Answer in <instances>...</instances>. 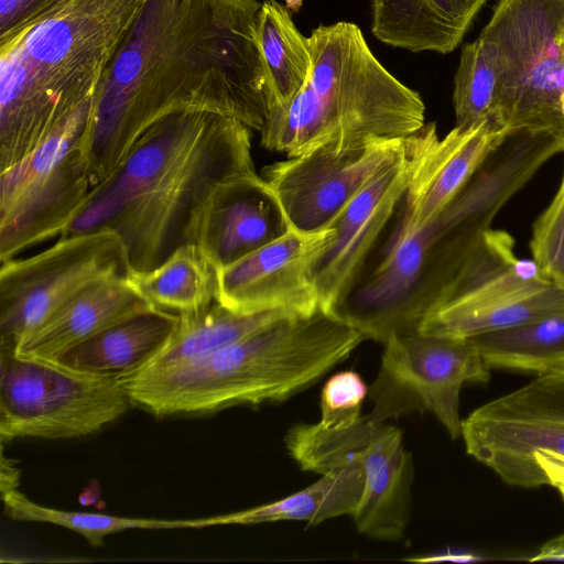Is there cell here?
Here are the masks:
<instances>
[{
	"instance_id": "ffe728a7",
	"label": "cell",
	"mask_w": 564,
	"mask_h": 564,
	"mask_svg": "<svg viewBox=\"0 0 564 564\" xmlns=\"http://www.w3.org/2000/svg\"><path fill=\"white\" fill-rule=\"evenodd\" d=\"M153 308L127 278L95 283L57 310L13 350L25 358L54 361L106 328Z\"/></svg>"
},
{
	"instance_id": "52a82bcc",
	"label": "cell",
	"mask_w": 564,
	"mask_h": 564,
	"mask_svg": "<svg viewBox=\"0 0 564 564\" xmlns=\"http://www.w3.org/2000/svg\"><path fill=\"white\" fill-rule=\"evenodd\" d=\"M564 0H499L479 37L500 76L497 126L564 133Z\"/></svg>"
},
{
	"instance_id": "2e32d148",
	"label": "cell",
	"mask_w": 564,
	"mask_h": 564,
	"mask_svg": "<svg viewBox=\"0 0 564 564\" xmlns=\"http://www.w3.org/2000/svg\"><path fill=\"white\" fill-rule=\"evenodd\" d=\"M335 234L332 226L315 231L291 227L282 237L219 269L216 301L239 314L289 311L312 315L319 310L313 268Z\"/></svg>"
},
{
	"instance_id": "4fadbf2b",
	"label": "cell",
	"mask_w": 564,
	"mask_h": 564,
	"mask_svg": "<svg viewBox=\"0 0 564 564\" xmlns=\"http://www.w3.org/2000/svg\"><path fill=\"white\" fill-rule=\"evenodd\" d=\"M402 431L387 422L361 415L341 427L301 423L288 435L293 459L304 470L350 453L365 474L361 500L352 519L358 532L384 541L402 538L410 517L413 463L405 449Z\"/></svg>"
},
{
	"instance_id": "9c48e42d",
	"label": "cell",
	"mask_w": 564,
	"mask_h": 564,
	"mask_svg": "<svg viewBox=\"0 0 564 564\" xmlns=\"http://www.w3.org/2000/svg\"><path fill=\"white\" fill-rule=\"evenodd\" d=\"M514 246L507 231L488 229L419 333L468 338L564 310V289L549 281L532 259H520Z\"/></svg>"
},
{
	"instance_id": "8992f818",
	"label": "cell",
	"mask_w": 564,
	"mask_h": 564,
	"mask_svg": "<svg viewBox=\"0 0 564 564\" xmlns=\"http://www.w3.org/2000/svg\"><path fill=\"white\" fill-rule=\"evenodd\" d=\"M307 85L336 141L406 138L425 121L419 93L397 79L350 22L314 29Z\"/></svg>"
},
{
	"instance_id": "277c9868",
	"label": "cell",
	"mask_w": 564,
	"mask_h": 564,
	"mask_svg": "<svg viewBox=\"0 0 564 564\" xmlns=\"http://www.w3.org/2000/svg\"><path fill=\"white\" fill-rule=\"evenodd\" d=\"M148 0H56L0 39V171L40 145L96 90Z\"/></svg>"
},
{
	"instance_id": "83f0119b",
	"label": "cell",
	"mask_w": 564,
	"mask_h": 564,
	"mask_svg": "<svg viewBox=\"0 0 564 564\" xmlns=\"http://www.w3.org/2000/svg\"><path fill=\"white\" fill-rule=\"evenodd\" d=\"M6 514L12 520L56 524L83 535L93 546H101L105 536L130 529L171 530L220 525L219 516L203 519H148L102 513L67 511L41 506L19 487L1 488Z\"/></svg>"
},
{
	"instance_id": "4dcf8cb0",
	"label": "cell",
	"mask_w": 564,
	"mask_h": 564,
	"mask_svg": "<svg viewBox=\"0 0 564 564\" xmlns=\"http://www.w3.org/2000/svg\"><path fill=\"white\" fill-rule=\"evenodd\" d=\"M369 387L352 370L332 376L321 392L319 424L326 427L348 426L361 416V404L368 397Z\"/></svg>"
},
{
	"instance_id": "e0dca14e",
	"label": "cell",
	"mask_w": 564,
	"mask_h": 564,
	"mask_svg": "<svg viewBox=\"0 0 564 564\" xmlns=\"http://www.w3.org/2000/svg\"><path fill=\"white\" fill-rule=\"evenodd\" d=\"M408 151L375 176L328 224L336 234L313 268L319 308L336 310L365 272L376 241L401 205L410 180Z\"/></svg>"
},
{
	"instance_id": "5bb4252c",
	"label": "cell",
	"mask_w": 564,
	"mask_h": 564,
	"mask_svg": "<svg viewBox=\"0 0 564 564\" xmlns=\"http://www.w3.org/2000/svg\"><path fill=\"white\" fill-rule=\"evenodd\" d=\"M468 455L511 487L545 485L539 451L564 455V370L536 377L462 420Z\"/></svg>"
},
{
	"instance_id": "8fae6325",
	"label": "cell",
	"mask_w": 564,
	"mask_h": 564,
	"mask_svg": "<svg viewBox=\"0 0 564 564\" xmlns=\"http://www.w3.org/2000/svg\"><path fill=\"white\" fill-rule=\"evenodd\" d=\"M129 274L126 247L109 228L62 236L41 252L1 262L0 347L14 350L86 288Z\"/></svg>"
},
{
	"instance_id": "d6986e66",
	"label": "cell",
	"mask_w": 564,
	"mask_h": 564,
	"mask_svg": "<svg viewBox=\"0 0 564 564\" xmlns=\"http://www.w3.org/2000/svg\"><path fill=\"white\" fill-rule=\"evenodd\" d=\"M291 228L272 188L258 175L220 183L197 220L194 243L223 269L282 237Z\"/></svg>"
},
{
	"instance_id": "d6a6232c",
	"label": "cell",
	"mask_w": 564,
	"mask_h": 564,
	"mask_svg": "<svg viewBox=\"0 0 564 564\" xmlns=\"http://www.w3.org/2000/svg\"><path fill=\"white\" fill-rule=\"evenodd\" d=\"M534 460L544 477L545 485L557 489L564 499V455L544 449L534 454Z\"/></svg>"
},
{
	"instance_id": "e575fe53",
	"label": "cell",
	"mask_w": 564,
	"mask_h": 564,
	"mask_svg": "<svg viewBox=\"0 0 564 564\" xmlns=\"http://www.w3.org/2000/svg\"><path fill=\"white\" fill-rule=\"evenodd\" d=\"M563 47H564V26H563Z\"/></svg>"
},
{
	"instance_id": "7402d4cb",
	"label": "cell",
	"mask_w": 564,
	"mask_h": 564,
	"mask_svg": "<svg viewBox=\"0 0 564 564\" xmlns=\"http://www.w3.org/2000/svg\"><path fill=\"white\" fill-rule=\"evenodd\" d=\"M177 321L178 314L153 307L106 328L54 361L85 372L126 376L164 345Z\"/></svg>"
},
{
	"instance_id": "9a60e30c",
	"label": "cell",
	"mask_w": 564,
	"mask_h": 564,
	"mask_svg": "<svg viewBox=\"0 0 564 564\" xmlns=\"http://www.w3.org/2000/svg\"><path fill=\"white\" fill-rule=\"evenodd\" d=\"M406 138L370 137L329 141L263 169L292 228L315 231L335 216L382 170L405 154Z\"/></svg>"
},
{
	"instance_id": "5b68a950",
	"label": "cell",
	"mask_w": 564,
	"mask_h": 564,
	"mask_svg": "<svg viewBox=\"0 0 564 564\" xmlns=\"http://www.w3.org/2000/svg\"><path fill=\"white\" fill-rule=\"evenodd\" d=\"M366 337L332 314L279 319L192 364L119 377L155 416L284 401L346 359Z\"/></svg>"
},
{
	"instance_id": "1f68e13d",
	"label": "cell",
	"mask_w": 564,
	"mask_h": 564,
	"mask_svg": "<svg viewBox=\"0 0 564 564\" xmlns=\"http://www.w3.org/2000/svg\"><path fill=\"white\" fill-rule=\"evenodd\" d=\"M56 0H0V39L30 25Z\"/></svg>"
},
{
	"instance_id": "d4e9b609",
	"label": "cell",
	"mask_w": 564,
	"mask_h": 564,
	"mask_svg": "<svg viewBox=\"0 0 564 564\" xmlns=\"http://www.w3.org/2000/svg\"><path fill=\"white\" fill-rule=\"evenodd\" d=\"M128 280L152 307L176 314L198 312L217 299L218 269L196 243L181 246L151 271L130 272Z\"/></svg>"
},
{
	"instance_id": "7a4b0ae2",
	"label": "cell",
	"mask_w": 564,
	"mask_h": 564,
	"mask_svg": "<svg viewBox=\"0 0 564 564\" xmlns=\"http://www.w3.org/2000/svg\"><path fill=\"white\" fill-rule=\"evenodd\" d=\"M253 173L245 123L208 111L172 113L145 130L117 170L90 189L66 235L112 229L130 272L151 271L194 243L200 212L220 183Z\"/></svg>"
},
{
	"instance_id": "6da1fadb",
	"label": "cell",
	"mask_w": 564,
	"mask_h": 564,
	"mask_svg": "<svg viewBox=\"0 0 564 564\" xmlns=\"http://www.w3.org/2000/svg\"><path fill=\"white\" fill-rule=\"evenodd\" d=\"M259 0H148L108 66L80 139L93 187L153 123L208 111L260 132L269 94Z\"/></svg>"
},
{
	"instance_id": "4316f807",
	"label": "cell",
	"mask_w": 564,
	"mask_h": 564,
	"mask_svg": "<svg viewBox=\"0 0 564 564\" xmlns=\"http://www.w3.org/2000/svg\"><path fill=\"white\" fill-rule=\"evenodd\" d=\"M468 338L492 369L535 375L564 370V310L530 324Z\"/></svg>"
},
{
	"instance_id": "ba28073f",
	"label": "cell",
	"mask_w": 564,
	"mask_h": 564,
	"mask_svg": "<svg viewBox=\"0 0 564 564\" xmlns=\"http://www.w3.org/2000/svg\"><path fill=\"white\" fill-rule=\"evenodd\" d=\"M132 405L118 376L20 357L0 347V440L94 434Z\"/></svg>"
},
{
	"instance_id": "44dd1931",
	"label": "cell",
	"mask_w": 564,
	"mask_h": 564,
	"mask_svg": "<svg viewBox=\"0 0 564 564\" xmlns=\"http://www.w3.org/2000/svg\"><path fill=\"white\" fill-rule=\"evenodd\" d=\"M487 0H370L371 32L414 53H451Z\"/></svg>"
},
{
	"instance_id": "836d02e7",
	"label": "cell",
	"mask_w": 564,
	"mask_h": 564,
	"mask_svg": "<svg viewBox=\"0 0 564 564\" xmlns=\"http://www.w3.org/2000/svg\"><path fill=\"white\" fill-rule=\"evenodd\" d=\"M288 10L296 12L301 9L303 0H284Z\"/></svg>"
},
{
	"instance_id": "f546056e",
	"label": "cell",
	"mask_w": 564,
	"mask_h": 564,
	"mask_svg": "<svg viewBox=\"0 0 564 564\" xmlns=\"http://www.w3.org/2000/svg\"><path fill=\"white\" fill-rule=\"evenodd\" d=\"M530 250L543 275L564 289V170L553 199L533 223Z\"/></svg>"
},
{
	"instance_id": "484cf974",
	"label": "cell",
	"mask_w": 564,
	"mask_h": 564,
	"mask_svg": "<svg viewBox=\"0 0 564 564\" xmlns=\"http://www.w3.org/2000/svg\"><path fill=\"white\" fill-rule=\"evenodd\" d=\"M258 42L269 94V109L289 104L311 75L308 39L276 0H263L258 21Z\"/></svg>"
},
{
	"instance_id": "30bf717a",
	"label": "cell",
	"mask_w": 564,
	"mask_h": 564,
	"mask_svg": "<svg viewBox=\"0 0 564 564\" xmlns=\"http://www.w3.org/2000/svg\"><path fill=\"white\" fill-rule=\"evenodd\" d=\"M89 112H77L29 154L0 171L1 262L67 234L93 188L80 149Z\"/></svg>"
},
{
	"instance_id": "cb8c5ba5",
	"label": "cell",
	"mask_w": 564,
	"mask_h": 564,
	"mask_svg": "<svg viewBox=\"0 0 564 564\" xmlns=\"http://www.w3.org/2000/svg\"><path fill=\"white\" fill-rule=\"evenodd\" d=\"M365 474L358 459L328 471L308 487L283 499L251 509L224 514V524H256L275 521H305L314 527L323 521L352 517L362 497Z\"/></svg>"
},
{
	"instance_id": "603a6c76",
	"label": "cell",
	"mask_w": 564,
	"mask_h": 564,
	"mask_svg": "<svg viewBox=\"0 0 564 564\" xmlns=\"http://www.w3.org/2000/svg\"><path fill=\"white\" fill-rule=\"evenodd\" d=\"M293 315L297 314L289 311L239 314L215 301L198 312L178 314L177 324L164 345L129 375L169 370L192 364Z\"/></svg>"
},
{
	"instance_id": "ac0fdd59",
	"label": "cell",
	"mask_w": 564,
	"mask_h": 564,
	"mask_svg": "<svg viewBox=\"0 0 564 564\" xmlns=\"http://www.w3.org/2000/svg\"><path fill=\"white\" fill-rule=\"evenodd\" d=\"M506 132L488 124L454 127L440 138L434 122L406 137L411 171L393 235L414 232L435 219L460 193Z\"/></svg>"
},
{
	"instance_id": "7c38bea8",
	"label": "cell",
	"mask_w": 564,
	"mask_h": 564,
	"mask_svg": "<svg viewBox=\"0 0 564 564\" xmlns=\"http://www.w3.org/2000/svg\"><path fill=\"white\" fill-rule=\"evenodd\" d=\"M369 387L367 414L383 423L412 412H431L452 440L462 435L459 393L466 382H487L492 369L469 338L412 334L384 344Z\"/></svg>"
},
{
	"instance_id": "3957f363",
	"label": "cell",
	"mask_w": 564,
	"mask_h": 564,
	"mask_svg": "<svg viewBox=\"0 0 564 564\" xmlns=\"http://www.w3.org/2000/svg\"><path fill=\"white\" fill-rule=\"evenodd\" d=\"M564 133H505L460 193L431 223L393 235L376 265L330 314L384 344L419 333L456 282L502 207L554 155Z\"/></svg>"
},
{
	"instance_id": "f1b7e54d",
	"label": "cell",
	"mask_w": 564,
	"mask_h": 564,
	"mask_svg": "<svg viewBox=\"0 0 564 564\" xmlns=\"http://www.w3.org/2000/svg\"><path fill=\"white\" fill-rule=\"evenodd\" d=\"M500 76L490 44L478 37L462 50L454 77L455 127L471 129L488 124L496 131ZM502 132V131H500Z\"/></svg>"
}]
</instances>
